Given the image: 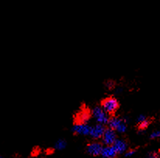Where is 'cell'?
Returning a JSON list of instances; mask_svg holds the SVG:
<instances>
[{
    "instance_id": "cell-9",
    "label": "cell",
    "mask_w": 160,
    "mask_h": 158,
    "mask_svg": "<svg viewBox=\"0 0 160 158\" xmlns=\"http://www.w3.org/2000/svg\"><path fill=\"white\" fill-rule=\"evenodd\" d=\"M122 119H123L118 117V116H112L110 118V120H109L108 123H107V126H108V127H110V128L116 130L117 127H118V125L121 123V121H122Z\"/></svg>"
},
{
    "instance_id": "cell-3",
    "label": "cell",
    "mask_w": 160,
    "mask_h": 158,
    "mask_svg": "<svg viewBox=\"0 0 160 158\" xmlns=\"http://www.w3.org/2000/svg\"><path fill=\"white\" fill-rule=\"evenodd\" d=\"M117 139L118 138H117L116 130H113L110 127H107L101 139L102 143L104 146H113Z\"/></svg>"
},
{
    "instance_id": "cell-7",
    "label": "cell",
    "mask_w": 160,
    "mask_h": 158,
    "mask_svg": "<svg viewBox=\"0 0 160 158\" xmlns=\"http://www.w3.org/2000/svg\"><path fill=\"white\" fill-rule=\"evenodd\" d=\"M100 155L103 158H116L118 154L113 146H104Z\"/></svg>"
},
{
    "instance_id": "cell-6",
    "label": "cell",
    "mask_w": 160,
    "mask_h": 158,
    "mask_svg": "<svg viewBox=\"0 0 160 158\" xmlns=\"http://www.w3.org/2000/svg\"><path fill=\"white\" fill-rule=\"evenodd\" d=\"M105 130H106V127H105L104 125L100 123H97L96 124L95 126H93V127H92L89 136H90L92 139H94V140L102 139Z\"/></svg>"
},
{
    "instance_id": "cell-2",
    "label": "cell",
    "mask_w": 160,
    "mask_h": 158,
    "mask_svg": "<svg viewBox=\"0 0 160 158\" xmlns=\"http://www.w3.org/2000/svg\"><path fill=\"white\" fill-rule=\"evenodd\" d=\"M92 114L94 119L97 120V123L107 125L110 120V116L102 108L101 106H97L92 109Z\"/></svg>"
},
{
    "instance_id": "cell-12",
    "label": "cell",
    "mask_w": 160,
    "mask_h": 158,
    "mask_svg": "<svg viewBox=\"0 0 160 158\" xmlns=\"http://www.w3.org/2000/svg\"><path fill=\"white\" fill-rule=\"evenodd\" d=\"M66 146V142L64 140H58L54 144V147L57 150H63Z\"/></svg>"
},
{
    "instance_id": "cell-15",
    "label": "cell",
    "mask_w": 160,
    "mask_h": 158,
    "mask_svg": "<svg viewBox=\"0 0 160 158\" xmlns=\"http://www.w3.org/2000/svg\"><path fill=\"white\" fill-rule=\"evenodd\" d=\"M136 151L135 150H129V151H127L125 153L126 157H132V155H134L135 154Z\"/></svg>"
},
{
    "instance_id": "cell-5",
    "label": "cell",
    "mask_w": 160,
    "mask_h": 158,
    "mask_svg": "<svg viewBox=\"0 0 160 158\" xmlns=\"http://www.w3.org/2000/svg\"><path fill=\"white\" fill-rule=\"evenodd\" d=\"M91 128L92 127L88 125L86 122H77L73 126L72 130L74 133L78 134V135L87 136L90 134Z\"/></svg>"
},
{
    "instance_id": "cell-11",
    "label": "cell",
    "mask_w": 160,
    "mask_h": 158,
    "mask_svg": "<svg viewBox=\"0 0 160 158\" xmlns=\"http://www.w3.org/2000/svg\"><path fill=\"white\" fill-rule=\"evenodd\" d=\"M149 123H150V121L147 119H145V121H143V122H140V123L138 124V129L139 130V132H140L141 131H143V130H145V129L148 127Z\"/></svg>"
},
{
    "instance_id": "cell-1",
    "label": "cell",
    "mask_w": 160,
    "mask_h": 158,
    "mask_svg": "<svg viewBox=\"0 0 160 158\" xmlns=\"http://www.w3.org/2000/svg\"><path fill=\"white\" fill-rule=\"evenodd\" d=\"M100 106L108 115L113 116L119 108V103L114 97L110 96L103 98L100 103Z\"/></svg>"
},
{
    "instance_id": "cell-8",
    "label": "cell",
    "mask_w": 160,
    "mask_h": 158,
    "mask_svg": "<svg viewBox=\"0 0 160 158\" xmlns=\"http://www.w3.org/2000/svg\"><path fill=\"white\" fill-rule=\"evenodd\" d=\"M113 146H114L118 154H122L124 153H126V151H127L128 143L123 139H117Z\"/></svg>"
},
{
    "instance_id": "cell-13",
    "label": "cell",
    "mask_w": 160,
    "mask_h": 158,
    "mask_svg": "<svg viewBox=\"0 0 160 158\" xmlns=\"http://www.w3.org/2000/svg\"><path fill=\"white\" fill-rule=\"evenodd\" d=\"M159 137H160V130H156V131L152 132L150 135L151 139H157Z\"/></svg>"
},
{
    "instance_id": "cell-14",
    "label": "cell",
    "mask_w": 160,
    "mask_h": 158,
    "mask_svg": "<svg viewBox=\"0 0 160 158\" xmlns=\"http://www.w3.org/2000/svg\"><path fill=\"white\" fill-rule=\"evenodd\" d=\"M145 119H147V118L145 115H140V116H138V118H137V123L138 124L140 123V122L145 121Z\"/></svg>"
},
{
    "instance_id": "cell-17",
    "label": "cell",
    "mask_w": 160,
    "mask_h": 158,
    "mask_svg": "<svg viewBox=\"0 0 160 158\" xmlns=\"http://www.w3.org/2000/svg\"><path fill=\"white\" fill-rule=\"evenodd\" d=\"M147 158H158V156L156 153H152V154H148Z\"/></svg>"
},
{
    "instance_id": "cell-10",
    "label": "cell",
    "mask_w": 160,
    "mask_h": 158,
    "mask_svg": "<svg viewBox=\"0 0 160 158\" xmlns=\"http://www.w3.org/2000/svg\"><path fill=\"white\" fill-rule=\"evenodd\" d=\"M126 122H127V121L123 119L121 123L117 127L116 131L120 132V133H124V132H125L126 130H127V124H126Z\"/></svg>"
},
{
    "instance_id": "cell-4",
    "label": "cell",
    "mask_w": 160,
    "mask_h": 158,
    "mask_svg": "<svg viewBox=\"0 0 160 158\" xmlns=\"http://www.w3.org/2000/svg\"><path fill=\"white\" fill-rule=\"evenodd\" d=\"M103 143L98 141H92L89 143L86 146V151L90 155L97 157L101 154L102 150H103Z\"/></svg>"
},
{
    "instance_id": "cell-16",
    "label": "cell",
    "mask_w": 160,
    "mask_h": 158,
    "mask_svg": "<svg viewBox=\"0 0 160 158\" xmlns=\"http://www.w3.org/2000/svg\"><path fill=\"white\" fill-rule=\"evenodd\" d=\"M106 85H107V87L109 89H112V88H113V86L114 85V84H113V81H107V82L106 83Z\"/></svg>"
}]
</instances>
